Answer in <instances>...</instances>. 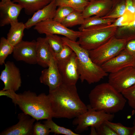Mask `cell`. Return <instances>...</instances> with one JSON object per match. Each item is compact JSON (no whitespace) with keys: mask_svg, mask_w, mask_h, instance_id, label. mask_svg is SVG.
<instances>
[{"mask_svg":"<svg viewBox=\"0 0 135 135\" xmlns=\"http://www.w3.org/2000/svg\"><path fill=\"white\" fill-rule=\"evenodd\" d=\"M53 118H74L86 112L87 106L80 99L76 85L62 84L48 95Z\"/></svg>","mask_w":135,"mask_h":135,"instance_id":"1","label":"cell"},{"mask_svg":"<svg viewBox=\"0 0 135 135\" xmlns=\"http://www.w3.org/2000/svg\"><path fill=\"white\" fill-rule=\"evenodd\" d=\"M90 105L93 109L114 114L122 110L127 100L122 93L108 82L96 86L88 94Z\"/></svg>","mask_w":135,"mask_h":135,"instance_id":"2","label":"cell"},{"mask_svg":"<svg viewBox=\"0 0 135 135\" xmlns=\"http://www.w3.org/2000/svg\"><path fill=\"white\" fill-rule=\"evenodd\" d=\"M64 44L69 46L75 53L81 82L86 81L91 84L98 82L108 75L101 66L94 63L90 58L89 51L82 48L77 42L62 37Z\"/></svg>","mask_w":135,"mask_h":135,"instance_id":"3","label":"cell"},{"mask_svg":"<svg viewBox=\"0 0 135 135\" xmlns=\"http://www.w3.org/2000/svg\"><path fill=\"white\" fill-rule=\"evenodd\" d=\"M13 103L18 105L23 112L37 121L53 118L48 96L44 93L37 95L28 90L17 94Z\"/></svg>","mask_w":135,"mask_h":135,"instance_id":"4","label":"cell"},{"mask_svg":"<svg viewBox=\"0 0 135 135\" xmlns=\"http://www.w3.org/2000/svg\"><path fill=\"white\" fill-rule=\"evenodd\" d=\"M118 28H104L102 26L84 29L80 32L77 42L88 51L95 49L115 35Z\"/></svg>","mask_w":135,"mask_h":135,"instance_id":"5","label":"cell"},{"mask_svg":"<svg viewBox=\"0 0 135 135\" xmlns=\"http://www.w3.org/2000/svg\"><path fill=\"white\" fill-rule=\"evenodd\" d=\"M135 38V36L119 38L115 36L97 48L89 51L92 60L101 66L113 58L123 50L127 42Z\"/></svg>","mask_w":135,"mask_h":135,"instance_id":"6","label":"cell"},{"mask_svg":"<svg viewBox=\"0 0 135 135\" xmlns=\"http://www.w3.org/2000/svg\"><path fill=\"white\" fill-rule=\"evenodd\" d=\"M87 106V111L74 118L72 121L73 124L76 126L74 130L76 133L79 134L88 130L89 127L96 129L105 121H112L114 118V114L96 110L90 104Z\"/></svg>","mask_w":135,"mask_h":135,"instance_id":"7","label":"cell"},{"mask_svg":"<svg viewBox=\"0 0 135 135\" xmlns=\"http://www.w3.org/2000/svg\"><path fill=\"white\" fill-rule=\"evenodd\" d=\"M34 26V29L40 34L61 35L75 41L78 39L80 33L79 31L69 29L53 19L42 21Z\"/></svg>","mask_w":135,"mask_h":135,"instance_id":"8","label":"cell"},{"mask_svg":"<svg viewBox=\"0 0 135 135\" xmlns=\"http://www.w3.org/2000/svg\"><path fill=\"white\" fill-rule=\"evenodd\" d=\"M108 82L118 92L124 91L135 84V67H126L116 72L110 73Z\"/></svg>","mask_w":135,"mask_h":135,"instance_id":"9","label":"cell"},{"mask_svg":"<svg viewBox=\"0 0 135 135\" xmlns=\"http://www.w3.org/2000/svg\"><path fill=\"white\" fill-rule=\"evenodd\" d=\"M56 62L62 83L70 85H76L80 78V75L75 53L74 52L68 58L56 61Z\"/></svg>","mask_w":135,"mask_h":135,"instance_id":"10","label":"cell"},{"mask_svg":"<svg viewBox=\"0 0 135 135\" xmlns=\"http://www.w3.org/2000/svg\"><path fill=\"white\" fill-rule=\"evenodd\" d=\"M4 64L2 71L0 79L3 82V90H18L21 86L22 81L19 69L12 62L8 61Z\"/></svg>","mask_w":135,"mask_h":135,"instance_id":"11","label":"cell"},{"mask_svg":"<svg viewBox=\"0 0 135 135\" xmlns=\"http://www.w3.org/2000/svg\"><path fill=\"white\" fill-rule=\"evenodd\" d=\"M13 56L16 61L30 64H37L36 41L22 40L14 46Z\"/></svg>","mask_w":135,"mask_h":135,"instance_id":"12","label":"cell"},{"mask_svg":"<svg viewBox=\"0 0 135 135\" xmlns=\"http://www.w3.org/2000/svg\"><path fill=\"white\" fill-rule=\"evenodd\" d=\"M18 122L15 124L6 129L0 135H33V128L36 120L23 112L18 114Z\"/></svg>","mask_w":135,"mask_h":135,"instance_id":"13","label":"cell"},{"mask_svg":"<svg viewBox=\"0 0 135 135\" xmlns=\"http://www.w3.org/2000/svg\"><path fill=\"white\" fill-rule=\"evenodd\" d=\"M54 53L48 67L42 71L39 78L40 82L48 86L49 90L56 89L63 83Z\"/></svg>","mask_w":135,"mask_h":135,"instance_id":"14","label":"cell"},{"mask_svg":"<svg viewBox=\"0 0 135 135\" xmlns=\"http://www.w3.org/2000/svg\"><path fill=\"white\" fill-rule=\"evenodd\" d=\"M135 60L124 49L117 56L101 66L107 73L118 72L126 67L133 66Z\"/></svg>","mask_w":135,"mask_h":135,"instance_id":"15","label":"cell"},{"mask_svg":"<svg viewBox=\"0 0 135 135\" xmlns=\"http://www.w3.org/2000/svg\"><path fill=\"white\" fill-rule=\"evenodd\" d=\"M22 7L11 0L0 2V26H3L18 21Z\"/></svg>","mask_w":135,"mask_h":135,"instance_id":"16","label":"cell"},{"mask_svg":"<svg viewBox=\"0 0 135 135\" xmlns=\"http://www.w3.org/2000/svg\"><path fill=\"white\" fill-rule=\"evenodd\" d=\"M113 3L112 0H94L89 2L82 13L83 18L94 16L103 17L111 10Z\"/></svg>","mask_w":135,"mask_h":135,"instance_id":"17","label":"cell"},{"mask_svg":"<svg viewBox=\"0 0 135 135\" xmlns=\"http://www.w3.org/2000/svg\"><path fill=\"white\" fill-rule=\"evenodd\" d=\"M57 6L56 0H52L48 5L32 14V17L24 23L26 28L29 29L42 21L53 19Z\"/></svg>","mask_w":135,"mask_h":135,"instance_id":"18","label":"cell"},{"mask_svg":"<svg viewBox=\"0 0 135 135\" xmlns=\"http://www.w3.org/2000/svg\"><path fill=\"white\" fill-rule=\"evenodd\" d=\"M36 41L37 64L43 68H48L54 52L45 37H39Z\"/></svg>","mask_w":135,"mask_h":135,"instance_id":"19","label":"cell"},{"mask_svg":"<svg viewBox=\"0 0 135 135\" xmlns=\"http://www.w3.org/2000/svg\"><path fill=\"white\" fill-rule=\"evenodd\" d=\"M10 25V28L7 34L6 38L14 46L22 40L24 31L26 28L24 24L18 21L13 22Z\"/></svg>","mask_w":135,"mask_h":135,"instance_id":"20","label":"cell"},{"mask_svg":"<svg viewBox=\"0 0 135 135\" xmlns=\"http://www.w3.org/2000/svg\"><path fill=\"white\" fill-rule=\"evenodd\" d=\"M17 3L24 9L28 15L33 14L49 4L52 0H11Z\"/></svg>","mask_w":135,"mask_h":135,"instance_id":"21","label":"cell"},{"mask_svg":"<svg viewBox=\"0 0 135 135\" xmlns=\"http://www.w3.org/2000/svg\"><path fill=\"white\" fill-rule=\"evenodd\" d=\"M116 19L104 18L102 17L94 16L84 19L83 24L78 28L80 32L84 29L99 26L110 25L114 22Z\"/></svg>","mask_w":135,"mask_h":135,"instance_id":"22","label":"cell"},{"mask_svg":"<svg viewBox=\"0 0 135 135\" xmlns=\"http://www.w3.org/2000/svg\"><path fill=\"white\" fill-rule=\"evenodd\" d=\"M112 8L104 16V18L116 19L123 15L126 12L125 0H113Z\"/></svg>","mask_w":135,"mask_h":135,"instance_id":"23","label":"cell"},{"mask_svg":"<svg viewBox=\"0 0 135 135\" xmlns=\"http://www.w3.org/2000/svg\"><path fill=\"white\" fill-rule=\"evenodd\" d=\"M57 6H66L82 13L89 2L86 0H56Z\"/></svg>","mask_w":135,"mask_h":135,"instance_id":"24","label":"cell"},{"mask_svg":"<svg viewBox=\"0 0 135 135\" xmlns=\"http://www.w3.org/2000/svg\"><path fill=\"white\" fill-rule=\"evenodd\" d=\"M43 122L50 129V132L54 133L55 134L80 135L71 130L58 125L52 120V118L46 120Z\"/></svg>","mask_w":135,"mask_h":135,"instance_id":"25","label":"cell"},{"mask_svg":"<svg viewBox=\"0 0 135 135\" xmlns=\"http://www.w3.org/2000/svg\"><path fill=\"white\" fill-rule=\"evenodd\" d=\"M14 46L4 37L0 40V65L4 64L5 60L8 56L13 53Z\"/></svg>","mask_w":135,"mask_h":135,"instance_id":"26","label":"cell"},{"mask_svg":"<svg viewBox=\"0 0 135 135\" xmlns=\"http://www.w3.org/2000/svg\"><path fill=\"white\" fill-rule=\"evenodd\" d=\"M84 19L82 13L74 11L67 16L61 23L67 28L72 27L81 25L83 24Z\"/></svg>","mask_w":135,"mask_h":135,"instance_id":"27","label":"cell"},{"mask_svg":"<svg viewBox=\"0 0 135 135\" xmlns=\"http://www.w3.org/2000/svg\"><path fill=\"white\" fill-rule=\"evenodd\" d=\"M45 38L54 53L59 52L62 49L64 44L62 37L57 34H48Z\"/></svg>","mask_w":135,"mask_h":135,"instance_id":"28","label":"cell"},{"mask_svg":"<svg viewBox=\"0 0 135 135\" xmlns=\"http://www.w3.org/2000/svg\"><path fill=\"white\" fill-rule=\"evenodd\" d=\"M105 122L117 135H130L131 127L125 126L120 123H114L108 120Z\"/></svg>","mask_w":135,"mask_h":135,"instance_id":"29","label":"cell"},{"mask_svg":"<svg viewBox=\"0 0 135 135\" xmlns=\"http://www.w3.org/2000/svg\"><path fill=\"white\" fill-rule=\"evenodd\" d=\"M74 11L72 8L68 6H59L56 10L55 16L53 19L61 23L67 16Z\"/></svg>","mask_w":135,"mask_h":135,"instance_id":"30","label":"cell"},{"mask_svg":"<svg viewBox=\"0 0 135 135\" xmlns=\"http://www.w3.org/2000/svg\"><path fill=\"white\" fill-rule=\"evenodd\" d=\"M122 93L128 100L129 106L135 110V84Z\"/></svg>","mask_w":135,"mask_h":135,"instance_id":"31","label":"cell"},{"mask_svg":"<svg viewBox=\"0 0 135 135\" xmlns=\"http://www.w3.org/2000/svg\"><path fill=\"white\" fill-rule=\"evenodd\" d=\"M74 52L72 50L69 46L64 44L62 50L58 53H54V56L56 61H60L68 58Z\"/></svg>","mask_w":135,"mask_h":135,"instance_id":"32","label":"cell"},{"mask_svg":"<svg viewBox=\"0 0 135 135\" xmlns=\"http://www.w3.org/2000/svg\"><path fill=\"white\" fill-rule=\"evenodd\" d=\"M50 132V129L44 123L42 124L40 122L34 123L33 135H48Z\"/></svg>","mask_w":135,"mask_h":135,"instance_id":"33","label":"cell"},{"mask_svg":"<svg viewBox=\"0 0 135 135\" xmlns=\"http://www.w3.org/2000/svg\"><path fill=\"white\" fill-rule=\"evenodd\" d=\"M98 135H117L114 130L104 122L96 129Z\"/></svg>","mask_w":135,"mask_h":135,"instance_id":"34","label":"cell"},{"mask_svg":"<svg viewBox=\"0 0 135 135\" xmlns=\"http://www.w3.org/2000/svg\"><path fill=\"white\" fill-rule=\"evenodd\" d=\"M124 49L135 60V38L130 40L127 42Z\"/></svg>","mask_w":135,"mask_h":135,"instance_id":"35","label":"cell"},{"mask_svg":"<svg viewBox=\"0 0 135 135\" xmlns=\"http://www.w3.org/2000/svg\"><path fill=\"white\" fill-rule=\"evenodd\" d=\"M16 93V92L10 90H3L0 91V96H6L8 98H10L12 100L13 102L14 101Z\"/></svg>","mask_w":135,"mask_h":135,"instance_id":"36","label":"cell"},{"mask_svg":"<svg viewBox=\"0 0 135 135\" xmlns=\"http://www.w3.org/2000/svg\"><path fill=\"white\" fill-rule=\"evenodd\" d=\"M126 12L131 14H135V8L133 0H125Z\"/></svg>","mask_w":135,"mask_h":135,"instance_id":"37","label":"cell"},{"mask_svg":"<svg viewBox=\"0 0 135 135\" xmlns=\"http://www.w3.org/2000/svg\"><path fill=\"white\" fill-rule=\"evenodd\" d=\"M125 29L131 30L135 31V14L133 22L129 24L122 27Z\"/></svg>","mask_w":135,"mask_h":135,"instance_id":"38","label":"cell"},{"mask_svg":"<svg viewBox=\"0 0 135 135\" xmlns=\"http://www.w3.org/2000/svg\"><path fill=\"white\" fill-rule=\"evenodd\" d=\"M130 135H135V126L131 127Z\"/></svg>","mask_w":135,"mask_h":135,"instance_id":"39","label":"cell"},{"mask_svg":"<svg viewBox=\"0 0 135 135\" xmlns=\"http://www.w3.org/2000/svg\"><path fill=\"white\" fill-rule=\"evenodd\" d=\"M133 125L135 126V118L133 120Z\"/></svg>","mask_w":135,"mask_h":135,"instance_id":"40","label":"cell"},{"mask_svg":"<svg viewBox=\"0 0 135 135\" xmlns=\"http://www.w3.org/2000/svg\"><path fill=\"white\" fill-rule=\"evenodd\" d=\"M8 0H1V2H4L7 1Z\"/></svg>","mask_w":135,"mask_h":135,"instance_id":"41","label":"cell"},{"mask_svg":"<svg viewBox=\"0 0 135 135\" xmlns=\"http://www.w3.org/2000/svg\"><path fill=\"white\" fill-rule=\"evenodd\" d=\"M133 2H134V6L135 8V0H133Z\"/></svg>","mask_w":135,"mask_h":135,"instance_id":"42","label":"cell"},{"mask_svg":"<svg viewBox=\"0 0 135 135\" xmlns=\"http://www.w3.org/2000/svg\"><path fill=\"white\" fill-rule=\"evenodd\" d=\"M86 0L87 1H89V2H90V1L94 0Z\"/></svg>","mask_w":135,"mask_h":135,"instance_id":"43","label":"cell"},{"mask_svg":"<svg viewBox=\"0 0 135 135\" xmlns=\"http://www.w3.org/2000/svg\"><path fill=\"white\" fill-rule=\"evenodd\" d=\"M133 66H134V67H135V62H134V65H133Z\"/></svg>","mask_w":135,"mask_h":135,"instance_id":"44","label":"cell"},{"mask_svg":"<svg viewBox=\"0 0 135 135\" xmlns=\"http://www.w3.org/2000/svg\"></svg>","mask_w":135,"mask_h":135,"instance_id":"45","label":"cell"},{"mask_svg":"<svg viewBox=\"0 0 135 135\" xmlns=\"http://www.w3.org/2000/svg\"></svg>","mask_w":135,"mask_h":135,"instance_id":"46","label":"cell"}]
</instances>
